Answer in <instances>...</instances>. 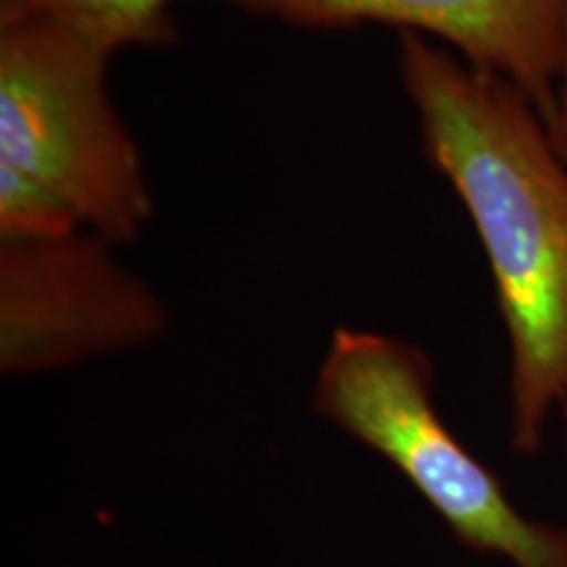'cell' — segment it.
<instances>
[{"mask_svg":"<svg viewBox=\"0 0 567 567\" xmlns=\"http://www.w3.org/2000/svg\"><path fill=\"white\" fill-rule=\"evenodd\" d=\"M396 66L425 158L484 245L509 339V444L534 455L567 413V163L513 82L410 32Z\"/></svg>","mask_w":567,"mask_h":567,"instance_id":"cell-1","label":"cell"},{"mask_svg":"<svg viewBox=\"0 0 567 567\" xmlns=\"http://www.w3.org/2000/svg\"><path fill=\"white\" fill-rule=\"evenodd\" d=\"M310 408L421 494L460 544L513 567H567V528L523 515L436 408L434 363L384 331L339 326L318 365Z\"/></svg>","mask_w":567,"mask_h":567,"instance_id":"cell-2","label":"cell"},{"mask_svg":"<svg viewBox=\"0 0 567 567\" xmlns=\"http://www.w3.org/2000/svg\"><path fill=\"white\" fill-rule=\"evenodd\" d=\"M111 61L59 17L0 21V166L32 176L84 229L122 247L153 224L155 197L111 97Z\"/></svg>","mask_w":567,"mask_h":567,"instance_id":"cell-3","label":"cell"},{"mask_svg":"<svg viewBox=\"0 0 567 567\" xmlns=\"http://www.w3.org/2000/svg\"><path fill=\"white\" fill-rule=\"evenodd\" d=\"M111 239H0V373L38 379L142 350L168 329V308Z\"/></svg>","mask_w":567,"mask_h":567,"instance_id":"cell-4","label":"cell"},{"mask_svg":"<svg viewBox=\"0 0 567 567\" xmlns=\"http://www.w3.org/2000/svg\"><path fill=\"white\" fill-rule=\"evenodd\" d=\"M252 19L300 30L386 24L421 34L473 69L513 82L544 122L555 103L567 0H229Z\"/></svg>","mask_w":567,"mask_h":567,"instance_id":"cell-5","label":"cell"},{"mask_svg":"<svg viewBox=\"0 0 567 567\" xmlns=\"http://www.w3.org/2000/svg\"><path fill=\"white\" fill-rule=\"evenodd\" d=\"M59 17L118 55L176 40L172 0H0V21Z\"/></svg>","mask_w":567,"mask_h":567,"instance_id":"cell-6","label":"cell"},{"mask_svg":"<svg viewBox=\"0 0 567 567\" xmlns=\"http://www.w3.org/2000/svg\"><path fill=\"white\" fill-rule=\"evenodd\" d=\"M82 229L80 218L51 189L0 166V239L63 237Z\"/></svg>","mask_w":567,"mask_h":567,"instance_id":"cell-7","label":"cell"},{"mask_svg":"<svg viewBox=\"0 0 567 567\" xmlns=\"http://www.w3.org/2000/svg\"><path fill=\"white\" fill-rule=\"evenodd\" d=\"M549 134L555 142L557 153L567 163V9H565V32H563V59H559L557 84H555V103L549 113Z\"/></svg>","mask_w":567,"mask_h":567,"instance_id":"cell-8","label":"cell"},{"mask_svg":"<svg viewBox=\"0 0 567 567\" xmlns=\"http://www.w3.org/2000/svg\"><path fill=\"white\" fill-rule=\"evenodd\" d=\"M565 415V423H567V413H563Z\"/></svg>","mask_w":567,"mask_h":567,"instance_id":"cell-9","label":"cell"}]
</instances>
